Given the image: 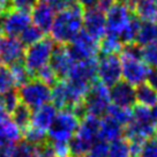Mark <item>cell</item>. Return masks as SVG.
Instances as JSON below:
<instances>
[{
  "instance_id": "obj_1",
  "label": "cell",
  "mask_w": 157,
  "mask_h": 157,
  "mask_svg": "<svg viewBox=\"0 0 157 157\" xmlns=\"http://www.w3.org/2000/svg\"><path fill=\"white\" fill-rule=\"evenodd\" d=\"M84 7L76 0L57 12L50 29L51 38L59 45H67L82 31Z\"/></svg>"
},
{
  "instance_id": "obj_2",
  "label": "cell",
  "mask_w": 157,
  "mask_h": 157,
  "mask_svg": "<svg viewBox=\"0 0 157 157\" xmlns=\"http://www.w3.org/2000/svg\"><path fill=\"white\" fill-rule=\"evenodd\" d=\"M120 60L121 74L125 82L133 87H137L147 81L151 68L143 61L141 48L139 45H124L120 54Z\"/></svg>"
},
{
  "instance_id": "obj_3",
  "label": "cell",
  "mask_w": 157,
  "mask_h": 157,
  "mask_svg": "<svg viewBox=\"0 0 157 157\" xmlns=\"http://www.w3.org/2000/svg\"><path fill=\"white\" fill-rule=\"evenodd\" d=\"M101 119L86 114L80 121L76 132L69 141V157H86L94 143L99 140Z\"/></svg>"
},
{
  "instance_id": "obj_4",
  "label": "cell",
  "mask_w": 157,
  "mask_h": 157,
  "mask_svg": "<svg viewBox=\"0 0 157 157\" xmlns=\"http://www.w3.org/2000/svg\"><path fill=\"white\" fill-rule=\"evenodd\" d=\"M125 135L128 141L146 142L157 133V120L150 109L135 105L133 109V118L125 127Z\"/></svg>"
},
{
  "instance_id": "obj_5",
  "label": "cell",
  "mask_w": 157,
  "mask_h": 157,
  "mask_svg": "<svg viewBox=\"0 0 157 157\" xmlns=\"http://www.w3.org/2000/svg\"><path fill=\"white\" fill-rule=\"evenodd\" d=\"M80 125V118L71 109H63L57 113L53 125L49 129V139L51 143L69 144Z\"/></svg>"
},
{
  "instance_id": "obj_6",
  "label": "cell",
  "mask_w": 157,
  "mask_h": 157,
  "mask_svg": "<svg viewBox=\"0 0 157 157\" xmlns=\"http://www.w3.org/2000/svg\"><path fill=\"white\" fill-rule=\"evenodd\" d=\"M54 48L56 45H54L53 39L50 37H44L36 44L28 46L23 57V60H25L23 65L31 76H35V74L39 69L49 65Z\"/></svg>"
},
{
  "instance_id": "obj_7",
  "label": "cell",
  "mask_w": 157,
  "mask_h": 157,
  "mask_svg": "<svg viewBox=\"0 0 157 157\" xmlns=\"http://www.w3.org/2000/svg\"><path fill=\"white\" fill-rule=\"evenodd\" d=\"M111 105L110 89L101 81H95L83 101L86 114L94 117H104Z\"/></svg>"
},
{
  "instance_id": "obj_8",
  "label": "cell",
  "mask_w": 157,
  "mask_h": 157,
  "mask_svg": "<svg viewBox=\"0 0 157 157\" xmlns=\"http://www.w3.org/2000/svg\"><path fill=\"white\" fill-rule=\"evenodd\" d=\"M20 102L31 109L43 106L51 101V88L37 78H30L19 88Z\"/></svg>"
},
{
  "instance_id": "obj_9",
  "label": "cell",
  "mask_w": 157,
  "mask_h": 157,
  "mask_svg": "<svg viewBox=\"0 0 157 157\" xmlns=\"http://www.w3.org/2000/svg\"><path fill=\"white\" fill-rule=\"evenodd\" d=\"M97 78L108 88H112L123 78L121 60L118 54H102L97 59Z\"/></svg>"
},
{
  "instance_id": "obj_10",
  "label": "cell",
  "mask_w": 157,
  "mask_h": 157,
  "mask_svg": "<svg viewBox=\"0 0 157 157\" xmlns=\"http://www.w3.org/2000/svg\"><path fill=\"white\" fill-rule=\"evenodd\" d=\"M133 17V7L126 2L117 1L105 14L106 34L114 35L120 38V35Z\"/></svg>"
},
{
  "instance_id": "obj_11",
  "label": "cell",
  "mask_w": 157,
  "mask_h": 157,
  "mask_svg": "<svg viewBox=\"0 0 157 157\" xmlns=\"http://www.w3.org/2000/svg\"><path fill=\"white\" fill-rule=\"evenodd\" d=\"M31 25V16L27 12L8 10L0 16V33L6 37L17 38Z\"/></svg>"
},
{
  "instance_id": "obj_12",
  "label": "cell",
  "mask_w": 157,
  "mask_h": 157,
  "mask_svg": "<svg viewBox=\"0 0 157 157\" xmlns=\"http://www.w3.org/2000/svg\"><path fill=\"white\" fill-rule=\"evenodd\" d=\"M67 46L75 63L96 58V54L99 51V42L93 38L84 30H82Z\"/></svg>"
},
{
  "instance_id": "obj_13",
  "label": "cell",
  "mask_w": 157,
  "mask_h": 157,
  "mask_svg": "<svg viewBox=\"0 0 157 157\" xmlns=\"http://www.w3.org/2000/svg\"><path fill=\"white\" fill-rule=\"evenodd\" d=\"M83 27L87 34L99 42L106 34L105 13L97 10L95 6L86 7L83 14Z\"/></svg>"
},
{
  "instance_id": "obj_14",
  "label": "cell",
  "mask_w": 157,
  "mask_h": 157,
  "mask_svg": "<svg viewBox=\"0 0 157 157\" xmlns=\"http://www.w3.org/2000/svg\"><path fill=\"white\" fill-rule=\"evenodd\" d=\"M74 65H75V61L69 53L68 46L57 45L50 59V67L54 71L59 80H66L68 78Z\"/></svg>"
},
{
  "instance_id": "obj_15",
  "label": "cell",
  "mask_w": 157,
  "mask_h": 157,
  "mask_svg": "<svg viewBox=\"0 0 157 157\" xmlns=\"http://www.w3.org/2000/svg\"><path fill=\"white\" fill-rule=\"evenodd\" d=\"M25 45L19 38L2 37L0 46V63L2 66H12L20 63L25 57Z\"/></svg>"
},
{
  "instance_id": "obj_16",
  "label": "cell",
  "mask_w": 157,
  "mask_h": 157,
  "mask_svg": "<svg viewBox=\"0 0 157 157\" xmlns=\"http://www.w3.org/2000/svg\"><path fill=\"white\" fill-rule=\"evenodd\" d=\"M97 78V58L76 61L66 80L84 84H91Z\"/></svg>"
},
{
  "instance_id": "obj_17",
  "label": "cell",
  "mask_w": 157,
  "mask_h": 157,
  "mask_svg": "<svg viewBox=\"0 0 157 157\" xmlns=\"http://www.w3.org/2000/svg\"><path fill=\"white\" fill-rule=\"evenodd\" d=\"M56 14H57V10L51 4L44 2V1H38L37 5L31 10L30 16H31V22L34 23V25H36L45 34L51 29Z\"/></svg>"
},
{
  "instance_id": "obj_18",
  "label": "cell",
  "mask_w": 157,
  "mask_h": 157,
  "mask_svg": "<svg viewBox=\"0 0 157 157\" xmlns=\"http://www.w3.org/2000/svg\"><path fill=\"white\" fill-rule=\"evenodd\" d=\"M111 102L120 108H131L135 104V89L125 81L118 82L110 90Z\"/></svg>"
},
{
  "instance_id": "obj_19",
  "label": "cell",
  "mask_w": 157,
  "mask_h": 157,
  "mask_svg": "<svg viewBox=\"0 0 157 157\" xmlns=\"http://www.w3.org/2000/svg\"><path fill=\"white\" fill-rule=\"evenodd\" d=\"M57 108L52 104H45L43 106L35 109L31 112V123L30 125L34 127L48 132L53 125L54 119L57 117Z\"/></svg>"
},
{
  "instance_id": "obj_20",
  "label": "cell",
  "mask_w": 157,
  "mask_h": 157,
  "mask_svg": "<svg viewBox=\"0 0 157 157\" xmlns=\"http://www.w3.org/2000/svg\"><path fill=\"white\" fill-rule=\"evenodd\" d=\"M124 128L117 120L109 114H105L99 121V140L105 142H112L121 137Z\"/></svg>"
},
{
  "instance_id": "obj_21",
  "label": "cell",
  "mask_w": 157,
  "mask_h": 157,
  "mask_svg": "<svg viewBox=\"0 0 157 157\" xmlns=\"http://www.w3.org/2000/svg\"><path fill=\"white\" fill-rule=\"evenodd\" d=\"M133 13L143 22H157L156 0H140L133 6Z\"/></svg>"
},
{
  "instance_id": "obj_22",
  "label": "cell",
  "mask_w": 157,
  "mask_h": 157,
  "mask_svg": "<svg viewBox=\"0 0 157 157\" xmlns=\"http://www.w3.org/2000/svg\"><path fill=\"white\" fill-rule=\"evenodd\" d=\"M135 102L144 108H155L157 105V91L148 83H142L135 88Z\"/></svg>"
},
{
  "instance_id": "obj_23",
  "label": "cell",
  "mask_w": 157,
  "mask_h": 157,
  "mask_svg": "<svg viewBox=\"0 0 157 157\" xmlns=\"http://www.w3.org/2000/svg\"><path fill=\"white\" fill-rule=\"evenodd\" d=\"M157 43V22H142L135 44L140 48Z\"/></svg>"
},
{
  "instance_id": "obj_24",
  "label": "cell",
  "mask_w": 157,
  "mask_h": 157,
  "mask_svg": "<svg viewBox=\"0 0 157 157\" xmlns=\"http://www.w3.org/2000/svg\"><path fill=\"white\" fill-rule=\"evenodd\" d=\"M123 48V42L114 35L105 34L103 38L99 40V51L102 54H117L121 52Z\"/></svg>"
},
{
  "instance_id": "obj_25",
  "label": "cell",
  "mask_w": 157,
  "mask_h": 157,
  "mask_svg": "<svg viewBox=\"0 0 157 157\" xmlns=\"http://www.w3.org/2000/svg\"><path fill=\"white\" fill-rule=\"evenodd\" d=\"M108 157H133L131 143L126 137H120L109 144Z\"/></svg>"
},
{
  "instance_id": "obj_26",
  "label": "cell",
  "mask_w": 157,
  "mask_h": 157,
  "mask_svg": "<svg viewBox=\"0 0 157 157\" xmlns=\"http://www.w3.org/2000/svg\"><path fill=\"white\" fill-rule=\"evenodd\" d=\"M141 21L137 19L135 15H133V17L131 19L129 23L127 25V27L124 29V31L120 35V40L123 42L124 45H131L135 44V40H136L137 34H139V30L141 27Z\"/></svg>"
},
{
  "instance_id": "obj_27",
  "label": "cell",
  "mask_w": 157,
  "mask_h": 157,
  "mask_svg": "<svg viewBox=\"0 0 157 157\" xmlns=\"http://www.w3.org/2000/svg\"><path fill=\"white\" fill-rule=\"evenodd\" d=\"M110 117H112L114 120H117L121 126H127L131 123L133 118V110L131 108H120L117 105L111 104L108 110V113Z\"/></svg>"
},
{
  "instance_id": "obj_28",
  "label": "cell",
  "mask_w": 157,
  "mask_h": 157,
  "mask_svg": "<svg viewBox=\"0 0 157 157\" xmlns=\"http://www.w3.org/2000/svg\"><path fill=\"white\" fill-rule=\"evenodd\" d=\"M13 121L20 127L21 131H23L27 128L31 123V110L28 106L20 103V105L14 110V112L12 113Z\"/></svg>"
},
{
  "instance_id": "obj_29",
  "label": "cell",
  "mask_w": 157,
  "mask_h": 157,
  "mask_svg": "<svg viewBox=\"0 0 157 157\" xmlns=\"http://www.w3.org/2000/svg\"><path fill=\"white\" fill-rule=\"evenodd\" d=\"M20 97L17 91L10 90L8 93L0 95V109L4 110L7 114H12L14 110L20 105Z\"/></svg>"
},
{
  "instance_id": "obj_30",
  "label": "cell",
  "mask_w": 157,
  "mask_h": 157,
  "mask_svg": "<svg viewBox=\"0 0 157 157\" xmlns=\"http://www.w3.org/2000/svg\"><path fill=\"white\" fill-rule=\"evenodd\" d=\"M22 134H23V137H25V141H27L28 143H31L34 146H39V144L48 141L46 132L34 127L31 125H29L27 128H25L22 131Z\"/></svg>"
},
{
  "instance_id": "obj_31",
  "label": "cell",
  "mask_w": 157,
  "mask_h": 157,
  "mask_svg": "<svg viewBox=\"0 0 157 157\" xmlns=\"http://www.w3.org/2000/svg\"><path fill=\"white\" fill-rule=\"evenodd\" d=\"M44 38V33L40 29H38L36 25H30L27 29L20 35V40L22 42V44L27 45V46H30L33 44H36L37 42L42 40Z\"/></svg>"
},
{
  "instance_id": "obj_32",
  "label": "cell",
  "mask_w": 157,
  "mask_h": 157,
  "mask_svg": "<svg viewBox=\"0 0 157 157\" xmlns=\"http://www.w3.org/2000/svg\"><path fill=\"white\" fill-rule=\"evenodd\" d=\"M10 71V74H12V78H13V81H14L15 87H19V88L21 86H23L25 82H28L31 78V75L27 71L25 66L21 61L12 65Z\"/></svg>"
},
{
  "instance_id": "obj_33",
  "label": "cell",
  "mask_w": 157,
  "mask_h": 157,
  "mask_svg": "<svg viewBox=\"0 0 157 157\" xmlns=\"http://www.w3.org/2000/svg\"><path fill=\"white\" fill-rule=\"evenodd\" d=\"M13 157H37V146L27 141L13 146Z\"/></svg>"
},
{
  "instance_id": "obj_34",
  "label": "cell",
  "mask_w": 157,
  "mask_h": 157,
  "mask_svg": "<svg viewBox=\"0 0 157 157\" xmlns=\"http://www.w3.org/2000/svg\"><path fill=\"white\" fill-rule=\"evenodd\" d=\"M35 78L39 80L40 82H43V83L49 86V87H53L54 84L59 81L58 76L56 75L54 71L50 67L49 65L39 69L38 72L35 74Z\"/></svg>"
},
{
  "instance_id": "obj_35",
  "label": "cell",
  "mask_w": 157,
  "mask_h": 157,
  "mask_svg": "<svg viewBox=\"0 0 157 157\" xmlns=\"http://www.w3.org/2000/svg\"><path fill=\"white\" fill-rule=\"evenodd\" d=\"M15 84L10 68L6 66H1L0 67V95L13 90Z\"/></svg>"
},
{
  "instance_id": "obj_36",
  "label": "cell",
  "mask_w": 157,
  "mask_h": 157,
  "mask_svg": "<svg viewBox=\"0 0 157 157\" xmlns=\"http://www.w3.org/2000/svg\"><path fill=\"white\" fill-rule=\"evenodd\" d=\"M141 53H142L143 61L149 67L157 68V43L141 48Z\"/></svg>"
},
{
  "instance_id": "obj_37",
  "label": "cell",
  "mask_w": 157,
  "mask_h": 157,
  "mask_svg": "<svg viewBox=\"0 0 157 157\" xmlns=\"http://www.w3.org/2000/svg\"><path fill=\"white\" fill-rule=\"evenodd\" d=\"M108 154L109 143L103 140H98L90 147L86 157H108Z\"/></svg>"
},
{
  "instance_id": "obj_38",
  "label": "cell",
  "mask_w": 157,
  "mask_h": 157,
  "mask_svg": "<svg viewBox=\"0 0 157 157\" xmlns=\"http://www.w3.org/2000/svg\"><path fill=\"white\" fill-rule=\"evenodd\" d=\"M10 2L12 10L29 13L30 10H33V8L37 5L38 0H10Z\"/></svg>"
},
{
  "instance_id": "obj_39",
  "label": "cell",
  "mask_w": 157,
  "mask_h": 157,
  "mask_svg": "<svg viewBox=\"0 0 157 157\" xmlns=\"http://www.w3.org/2000/svg\"><path fill=\"white\" fill-rule=\"evenodd\" d=\"M139 157H157V142L155 139H150L143 143Z\"/></svg>"
},
{
  "instance_id": "obj_40",
  "label": "cell",
  "mask_w": 157,
  "mask_h": 157,
  "mask_svg": "<svg viewBox=\"0 0 157 157\" xmlns=\"http://www.w3.org/2000/svg\"><path fill=\"white\" fill-rule=\"evenodd\" d=\"M37 157H57L56 151L50 141L37 146Z\"/></svg>"
},
{
  "instance_id": "obj_41",
  "label": "cell",
  "mask_w": 157,
  "mask_h": 157,
  "mask_svg": "<svg viewBox=\"0 0 157 157\" xmlns=\"http://www.w3.org/2000/svg\"><path fill=\"white\" fill-rule=\"evenodd\" d=\"M118 0H96V2H95V7L99 10L101 12H103V13H108V10L112 7L116 2H117Z\"/></svg>"
},
{
  "instance_id": "obj_42",
  "label": "cell",
  "mask_w": 157,
  "mask_h": 157,
  "mask_svg": "<svg viewBox=\"0 0 157 157\" xmlns=\"http://www.w3.org/2000/svg\"><path fill=\"white\" fill-rule=\"evenodd\" d=\"M147 83L157 91V68H151L150 73L148 75Z\"/></svg>"
},
{
  "instance_id": "obj_43",
  "label": "cell",
  "mask_w": 157,
  "mask_h": 157,
  "mask_svg": "<svg viewBox=\"0 0 157 157\" xmlns=\"http://www.w3.org/2000/svg\"><path fill=\"white\" fill-rule=\"evenodd\" d=\"M13 146L14 144H8L4 146L0 149V157H13Z\"/></svg>"
},
{
  "instance_id": "obj_44",
  "label": "cell",
  "mask_w": 157,
  "mask_h": 157,
  "mask_svg": "<svg viewBox=\"0 0 157 157\" xmlns=\"http://www.w3.org/2000/svg\"><path fill=\"white\" fill-rule=\"evenodd\" d=\"M10 6V0H0V16L6 13Z\"/></svg>"
},
{
  "instance_id": "obj_45",
  "label": "cell",
  "mask_w": 157,
  "mask_h": 157,
  "mask_svg": "<svg viewBox=\"0 0 157 157\" xmlns=\"http://www.w3.org/2000/svg\"><path fill=\"white\" fill-rule=\"evenodd\" d=\"M78 2H80L81 5L83 6L84 8L86 7H90V6H94L95 5V2H96V0H76Z\"/></svg>"
},
{
  "instance_id": "obj_46",
  "label": "cell",
  "mask_w": 157,
  "mask_h": 157,
  "mask_svg": "<svg viewBox=\"0 0 157 157\" xmlns=\"http://www.w3.org/2000/svg\"><path fill=\"white\" fill-rule=\"evenodd\" d=\"M40 1H44V2H49V4H51L52 6H54V4L58 1V0H40Z\"/></svg>"
},
{
  "instance_id": "obj_47",
  "label": "cell",
  "mask_w": 157,
  "mask_h": 157,
  "mask_svg": "<svg viewBox=\"0 0 157 157\" xmlns=\"http://www.w3.org/2000/svg\"><path fill=\"white\" fill-rule=\"evenodd\" d=\"M152 114H154V117H155V119L157 120V105L155 106V108H152Z\"/></svg>"
},
{
  "instance_id": "obj_48",
  "label": "cell",
  "mask_w": 157,
  "mask_h": 157,
  "mask_svg": "<svg viewBox=\"0 0 157 157\" xmlns=\"http://www.w3.org/2000/svg\"><path fill=\"white\" fill-rule=\"evenodd\" d=\"M1 40H2V34L0 33V46H1Z\"/></svg>"
},
{
  "instance_id": "obj_49",
  "label": "cell",
  "mask_w": 157,
  "mask_h": 157,
  "mask_svg": "<svg viewBox=\"0 0 157 157\" xmlns=\"http://www.w3.org/2000/svg\"><path fill=\"white\" fill-rule=\"evenodd\" d=\"M155 135H156V137H155V141H156V142H157V133H156V134H155Z\"/></svg>"
},
{
  "instance_id": "obj_50",
  "label": "cell",
  "mask_w": 157,
  "mask_h": 157,
  "mask_svg": "<svg viewBox=\"0 0 157 157\" xmlns=\"http://www.w3.org/2000/svg\"><path fill=\"white\" fill-rule=\"evenodd\" d=\"M156 1H157V0H156Z\"/></svg>"
}]
</instances>
